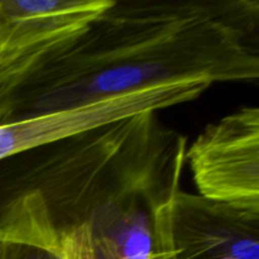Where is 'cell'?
Returning a JSON list of instances; mask_svg holds the SVG:
<instances>
[{
    "mask_svg": "<svg viewBox=\"0 0 259 259\" xmlns=\"http://www.w3.org/2000/svg\"><path fill=\"white\" fill-rule=\"evenodd\" d=\"M55 48L39 51V52L22 58L8 67L0 68V124L7 121L10 103H12L15 91L42 63L45 56Z\"/></svg>",
    "mask_w": 259,
    "mask_h": 259,
    "instance_id": "cell-7",
    "label": "cell"
},
{
    "mask_svg": "<svg viewBox=\"0 0 259 259\" xmlns=\"http://www.w3.org/2000/svg\"><path fill=\"white\" fill-rule=\"evenodd\" d=\"M176 259H259V212L180 190L172 205Z\"/></svg>",
    "mask_w": 259,
    "mask_h": 259,
    "instance_id": "cell-5",
    "label": "cell"
},
{
    "mask_svg": "<svg viewBox=\"0 0 259 259\" xmlns=\"http://www.w3.org/2000/svg\"><path fill=\"white\" fill-rule=\"evenodd\" d=\"M186 162L199 195L259 212V109L243 106L205 126Z\"/></svg>",
    "mask_w": 259,
    "mask_h": 259,
    "instance_id": "cell-4",
    "label": "cell"
},
{
    "mask_svg": "<svg viewBox=\"0 0 259 259\" xmlns=\"http://www.w3.org/2000/svg\"><path fill=\"white\" fill-rule=\"evenodd\" d=\"M228 259H234V258H228Z\"/></svg>",
    "mask_w": 259,
    "mask_h": 259,
    "instance_id": "cell-11",
    "label": "cell"
},
{
    "mask_svg": "<svg viewBox=\"0 0 259 259\" xmlns=\"http://www.w3.org/2000/svg\"><path fill=\"white\" fill-rule=\"evenodd\" d=\"M186 151L157 113L139 114L17 154L3 199L33 192L58 230L89 224L101 207L181 187Z\"/></svg>",
    "mask_w": 259,
    "mask_h": 259,
    "instance_id": "cell-2",
    "label": "cell"
},
{
    "mask_svg": "<svg viewBox=\"0 0 259 259\" xmlns=\"http://www.w3.org/2000/svg\"><path fill=\"white\" fill-rule=\"evenodd\" d=\"M210 86L211 83L205 80L154 83L2 123L0 162L139 114L158 113L162 109L189 103Z\"/></svg>",
    "mask_w": 259,
    "mask_h": 259,
    "instance_id": "cell-3",
    "label": "cell"
},
{
    "mask_svg": "<svg viewBox=\"0 0 259 259\" xmlns=\"http://www.w3.org/2000/svg\"><path fill=\"white\" fill-rule=\"evenodd\" d=\"M2 244H4L3 259H62L58 252V244L53 249H46L43 247L30 244H17V243H2Z\"/></svg>",
    "mask_w": 259,
    "mask_h": 259,
    "instance_id": "cell-9",
    "label": "cell"
},
{
    "mask_svg": "<svg viewBox=\"0 0 259 259\" xmlns=\"http://www.w3.org/2000/svg\"><path fill=\"white\" fill-rule=\"evenodd\" d=\"M3 255H4V244L0 243V259H3Z\"/></svg>",
    "mask_w": 259,
    "mask_h": 259,
    "instance_id": "cell-10",
    "label": "cell"
},
{
    "mask_svg": "<svg viewBox=\"0 0 259 259\" xmlns=\"http://www.w3.org/2000/svg\"><path fill=\"white\" fill-rule=\"evenodd\" d=\"M258 29L257 0H114L45 56L15 91L7 121L154 83L254 82Z\"/></svg>",
    "mask_w": 259,
    "mask_h": 259,
    "instance_id": "cell-1",
    "label": "cell"
},
{
    "mask_svg": "<svg viewBox=\"0 0 259 259\" xmlns=\"http://www.w3.org/2000/svg\"><path fill=\"white\" fill-rule=\"evenodd\" d=\"M114 0H0V68L85 32Z\"/></svg>",
    "mask_w": 259,
    "mask_h": 259,
    "instance_id": "cell-6",
    "label": "cell"
},
{
    "mask_svg": "<svg viewBox=\"0 0 259 259\" xmlns=\"http://www.w3.org/2000/svg\"><path fill=\"white\" fill-rule=\"evenodd\" d=\"M58 252L62 259H95L90 225L61 229Z\"/></svg>",
    "mask_w": 259,
    "mask_h": 259,
    "instance_id": "cell-8",
    "label": "cell"
}]
</instances>
